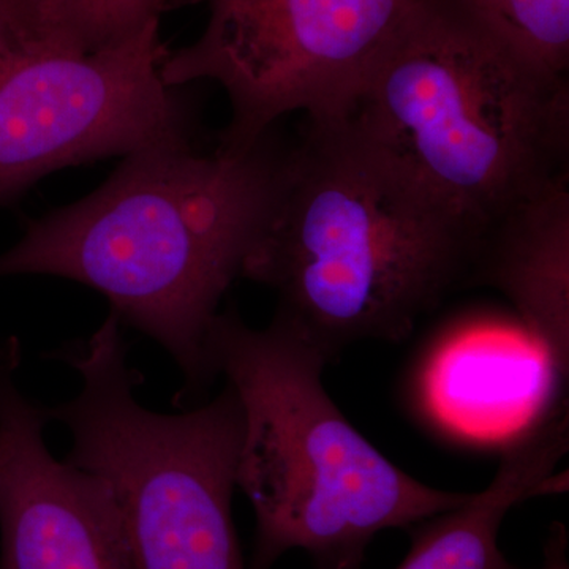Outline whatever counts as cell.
I'll list each match as a JSON object with an SVG mask.
<instances>
[{
  "mask_svg": "<svg viewBox=\"0 0 569 569\" xmlns=\"http://www.w3.org/2000/svg\"><path fill=\"white\" fill-rule=\"evenodd\" d=\"M568 447V407L557 406L509 438L488 488L411 529L410 550L397 569H519L498 545L501 523L529 498L563 490L556 470Z\"/></svg>",
  "mask_w": 569,
  "mask_h": 569,
  "instance_id": "obj_11",
  "label": "cell"
},
{
  "mask_svg": "<svg viewBox=\"0 0 569 569\" xmlns=\"http://www.w3.org/2000/svg\"><path fill=\"white\" fill-rule=\"evenodd\" d=\"M284 151L271 133L249 149L197 151L193 140L123 157L96 192L29 224L0 254V277H62L156 340L181 370V399L216 373L208 336L241 276L274 198Z\"/></svg>",
  "mask_w": 569,
  "mask_h": 569,
  "instance_id": "obj_1",
  "label": "cell"
},
{
  "mask_svg": "<svg viewBox=\"0 0 569 569\" xmlns=\"http://www.w3.org/2000/svg\"><path fill=\"white\" fill-rule=\"evenodd\" d=\"M43 0H0V21L18 31H39Z\"/></svg>",
  "mask_w": 569,
  "mask_h": 569,
  "instance_id": "obj_14",
  "label": "cell"
},
{
  "mask_svg": "<svg viewBox=\"0 0 569 569\" xmlns=\"http://www.w3.org/2000/svg\"><path fill=\"white\" fill-rule=\"evenodd\" d=\"M121 325L110 312L88 339L51 355L81 380L69 402L47 407L48 421L70 432L67 462L110 486L134 569H246L233 518L238 396L227 385L179 413L141 406Z\"/></svg>",
  "mask_w": 569,
  "mask_h": 569,
  "instance_id": "obj_5",
  "label": "cell"
},
{
  "mask_svg": "<svg viewBox=\"0 0 569 569\" xmlns=\"http://www.w3.org/2000/svg\"><path fill=\"white\" fill-rule=\"evenodd\" d=\"M426 400L448 429L473 438L515 437L567 399L541 348L526 331L458 336L433 353Z\"/></svg>",
  "mask_w": 569,
  "mask_h": 569,
  "instance_id": "obj_10",
  "label": "cell"
},
{
  "mask_svg": "<svg viewBox=\"0 0 569 569\" xmlns=\"http://www.w3.org/2000/svg\"><path fill=\"white\" fill-rule=\"evenodd\" d=\"M550 80H568L569 0H451Z\"/></svg>",
  "mask_w": 569,
  "mask_h": 569,
  "instance_id": "obj_12",
  "label": "cell"
},
{
  "mask_svg": "<svg viewBox=\"0 0 569 569\" xmlns=\"http://www.w3.org/2000/svg\"><path fill=\"white\" fill-rule=\"evenodd\" d=\"M183 0H44V39L99 50L129 39Z\"/></svg>",
  "mask_w": 569,
  "mask_h": 569,
  "instance_id": "obj_13",
  "label": "cell"
},
{
  "mask_svg": "<svg viewBox=\"0 0 569 569\" xmlns=\"http://www.w3.org/2000/svg\"><path fill=\"white\" fill-rule=\"evenodd\" d=\"M343 119L479 236L568 171V80L530 69L451 0H419Z\"/></svg>",
  "mask_w": 569,
  "mask_h": 569,
  "instance_id": "obj_4",
  "label": "cell"
},
{
  "mask_svg": "<svg viewBox=\"0 0 569 569\" xmlns=\"http://www.w3.org/2000/svg\"><path fill=\"white\" fill-rule=\"evenodd\" d=\"M208 355L244 418L236 486L257 522L250 569L291 550L313 569H361L381 531L413 529L470 497L427 486L378 451L326 391L331 358L279 313L263 329L231 307L217 313Z\"/></svg>",
  "mask_w": 569,
  "mask_h": 569,
  "instance_id": "obj_3",
  "label": "cell"
},
{
  "mask_svg": "<svg viewBox=\"0 0 569 569\" xmlns=\"http://www.w3.org/2000/svg\"><path fill=\"white\" fill-rule=\"evenodd\" d=\"M21 361L20 340H0V569H134L110 486L48 449Z\"/></svg>",
  "mask_w": 569,
  "mask_h": 569,
  "instance_id": "obj_8",
  "label": "cell"
},
{
  "mask_svg": "<svg viewBox=\"0 0 569 569\" xmlns=\"http://www.w3.org/2000/svg\"><path fill=\"white\" fill-rule=\"evenodd\" d=\"M168 54L160 21L99 50L0 21V204L61 168L194 140L192 102L162 78Z\"/></svg>",
  "mask_w": 569,
  "mask_h": 569,
  "instance_id": "obj_7",
  "label": "cell"
},
{
  "mask_svg": "<svg viewBox=\"0 0 569 569\" xmlns=\"http://www.w3.org/2000/svg\"><path fill=\"white\" fill-rule=\"evenodd\" d=\"M479 241L347 119L307 122L241 276L276 291L277 313L332 361L355 342L408 339L467 287Z\"/></svg>",
  "mask_w": 569,
  "mask_h": 569,
  "instance_id": "obj_2",
  "label": "cell"
},
{
  "mask_svg": "<svg viewBox=\"0 0 569 569\" xmlns=\"http://www.w3.org/2000/svg\"><path fill=\"white\" fill-rule=\"evenodd\" d=\"M493 288L518 313L520 328L548 358L557 381L569 380L568 171L512 204L481 236L467 287Z\"/></svg>",
  "mask_w": 569,
  "mask_h": 569,
  "instance_id": "obj_9",
  "label": "cell"
},
{
  "mask_svg": "<svg viewBox=\"0 0 569 569\" xmlns=\"http://www.w3.org/2000/svg\"><path fill=\"white\" fill-rule=\"evenodd\" d=\"M206 2L200 39L170 51L171 88L219 82L231 121L220 148L249 149L290 112L307 122L347 118L419 0H183Z\"/></svg>",
  "mask_w": 569,
  "mask_h": 569,
  "instance_id": "obj_6",
  "label": "cell"
},
{
  "mask_svg": "<svg viewBox=\"0 0 569 569\" xmlns=\"http://www.w3.org/2000/svg\"><path fill=\"white\" fill-rule=\"evenodd\" d=\"M542 569H569L568 535L560 523H556L548 545H546L545 567Z\"/></svg>",
  "mask_w": 569,
  "mask_h": 569,
  "instance_id": "obj_15",
  "label": "cell"
}]
</instances>
